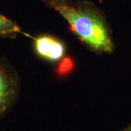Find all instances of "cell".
I'll return each instance as SVG.
<instances>
[{
    "label": "cell",
    "instance_id": "obj_1",
    "mask_svg": "<svg viewBox=\"0 0 131 131\" xmlns=\"http://www.w3.org/2000/svg\"><path fill=\"white\" fill-rule=\"evenodd\" d=\"M68 22L70 31L92 52L111 54L115 50L112 30L105 14L87 0H42Z\"/></svg>",
    "mask_w": 131,
    "mask_h": 131
},
{
    "label": "cell",
    "instance_id": "obj_2",
    "mask_svg": "<svg viewBox=\"0 0 131 131\" xmlns=\"http://www.w3.org/2000/svg\"><path fill=\"white\" fill-rule=\"evenodd\" d=\"M21 82L18 73L4 57L0 58V118L14 107L19 97Z\"/></svg>",
    "mask_w": 131,
    "mask_h": 131
},
{
    "label": "cell",
    "instance_id": "obj_3",
    "mask_svg": "<svg viewBox=\"0 0 131 131\" xmlns=\"http://www.w3.org/2000/svg\"><path fill=\"white\" fill-rule=\"evenodd\" d=\"M31 38L34 51L41 58L56 63L66 56V46L61 39L50 34H42Z\"/></svg>",
    "mask_w": 131,
    "mask_h": 131
},
{
    "label": "cell",
    "instance_id": "obj_4",
    "mask_svg": "<svg viewBox=\"0 0 131 131\" xmlns=\"http://www.w3.org/2000/svg\"><path fill=\"white\" fill-rule=\"evenodd\" d=\"M19 34L32 37L23 32L21 27L16 23L0 14V38L14 39Z\"/></svg>",
    "mask_w": 131,
    "mask_h": 131
},
{
    "label": "cell",
    "instance_id": "obj_5",
    "mask_svg": "<svg viewBox=\"0 0 131 131\" xmlns=\"http://www.w3.org/2000/svg\"><path fill=\"white\" fill-rule=\"evenodd\" d=\"M75 68V61L72 57L65 56L59 63L56 69L57 74L60 77H64L69 74Z\"/></svg>",
    "mask_w": 131,
    "mask_h": 131
},
{
    "label": "cell",
    "instance_id": "obj_6",
    "mask_svg": "<svg viewBox=\"0 0 131 131\" xmlns=\"http://www.w3.org/2000/svg\"><path fill=\"white\" fill-rule=\"evenodd\" d=\"M122 131H131V124H129V126H127Z\"/></svg>",
    "mask_w": 131,
    "mask_h": 131
}]
</instances>
